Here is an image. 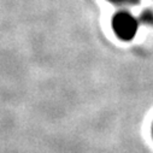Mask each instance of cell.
Masks as SVG:
<instances>
[{
    "instance_id": "obj_3",
    "label": "cell",
    "mask_w": 153,
    "mask_h": 153,
    "mask_svg": "<svg viewBox=\"0 0 153 153\" xmlns=\"http://www.w3.org/2000/svg\"><path fill=\"white\" fill-rule=\"evenodd\" d=\"M108 1L117 6H133L139 4L140 0H108Z\"/></svg>"
},
{
    "instance_id": "obj_4",
    "label": "cell",
    "mask_w": 153,
    "mask_h": 153,
    "mask_svg": "<svg viewBox=\"0 0 153 153\" xmlns=\"http://www.w3.org/2000/svg\"><path fill=\"white\" fill-rule=\"evenodd\" d=\"M152 131H153V128H152Z\"/></svg>"
},
{
    "instance_id": "obj_1",
    "label": "cell",
    "mask_w": 153,
    "mask_h": 153,
    "mask_svg": "<svg viewBox=\"0 0 153 153\" xmlns=\"http://www.w3.org/2000/svg\"><path fill=\"white\" fill-rule=\"evenodd\" d=\"M112 28L121 40L129 41L137 33L139 18H135L128 11H120L112 18Z\"/></svg>"
},
{
    "instance_id": "obj_2",
    "label": "cell",
    "mask_w": 153,
    "mask_h": 153,
    "mask_svg": "<svg viewBox=\"0 0 153 153\" xmlns=\"http://www.w3.org/2000/svg\"><path fill=\"white\" fill-rule=\"evenodd\" d=\"M139 22H141V23H143V24H147V25H152V24H153V11H151V10L143 11V12L140 15Z\"/></svg>"
}]
</instances>
